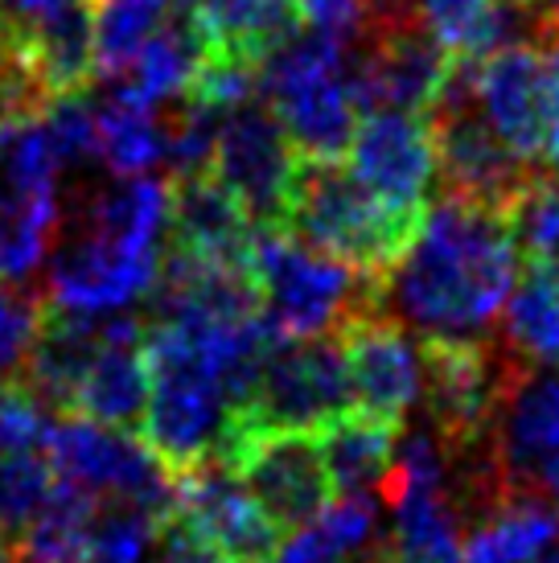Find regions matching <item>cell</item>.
I'll return each instance as SVG.
<instances>
[{
	"label": "cell",
	"mask_w": 559,
	"mask_h": 563,
	"mask_svg": "<svg viewBox=\"0 0 559 563\" xmlns=\"http://www.w3.org/2000/svg\"><path fill=\"white\" fill-rule=\"evenodd\" d=\"M518 251L502 206L445 189L379 288V313L416 338H490L514 288Z\"/></svg>",
	"instance_id": "1"
},
{
	"label": "cell",
	"mask_w": 559,
	"mask_h": 563,
	"mask_svg": "<svg viewBox=\"0 0 559 563\" xmlns=\"http://www.w3.org/2000/svg\"><path fill=\"white\" fill-rule=\"evenodd\" d=\"M149 354V404H144V444L165 470L182 473L198 461L231 453L239 432V407L218 378L215 362L186 329L153 321L144 338Z\"/></svg>",
	"instance_id": "2"
},
{
	"label": "cell",
	"mask_w": 559,
	"mask_h": 563,
	"mask_svg": "<svg viewBox=\"0 0 559 563\" xmlns=\"http://www.w3.org/2000/svg\"><path fill=\"white\" fill-rule=\"evenodd\" d=\"M248 276L272 338H333L358 317L379 313L383 280L309 247L288 227H255Z\"/></svg>",
	"instance_id": "3"
},
{
	"label": "cell",
	"mask_w": 559,
	"mask_h": 563,
	"mask_svg": "<svg viewBox=\"0 0 559 563\" xmlns=\"http://www.w3.org/2000/svg\"><path fill=\"white\" fill-rule=\"evenodd\" d=\"M354 42L293 33L260 66V95L300 161H342L362 103L354 87Z\"/></svg>",
	"instance_id": "4"
},
{
	"label": "cell",
	"mask_w": 559,
	"mask_h": 563,
	"mask_svg": "<svg viewBox=\"0 0 559 563\" xmlns=\"http://www.w3.org/2000/svg\"><path fill=\"white\" fill-rule=\"evenodd\" d=\"M419 219L387 206L338 161H300L284 227L346 267L383 280L407 251Z\"/></svg>",
	"instance_id": "5"
},
{
	"label": "cell",
	"mask_w": 559,
	"mask_h": 563,
	"mask_svg": "<svg viewBox=\"0 0 559 563\" xmlns=\"http://www.w3.org/2000/svg\"><path fill=\"white\" fill-rule=\"evenodd\" d=\"M350 411L354 395L338 333L276 338L239 411V432H321Z\"/></svg>",
	"instance_id": "6"
},
{
	"label": "cell",
	"mask_w": 559,
	"mask_h": 563,
	"mask_svg": "<svg viewBox=\"0 0 559 563\" xmlns=\"http://www.w3.org/2000/svg\"><path fill=\"white\" fill-rule=\"evenodd\" d=\"M46 456L58 477L83 485L91 498L140 501L169 522L173 473L132 428L66 416V420L50 423Z\"/></svg>",
	"instance_id": "7"
},
{
	"label": "cell",
	"mask_w": 559,
	"mask_h": 563,
	"mask_svg": "<svg viewBox=\"0 0 559 563\" xmlns=\"http://www.w3.org/2000/svg\"><path fill=\"white\" fill-rule=\"evenodd\" d=\"M169 522L194 543L218 551L234 563H267L280 548V527L251 498L231 461L210 456L189 470L173 473Z\"/></svg>",
	"instance_id": "8"
},
{
	"label": "cell",
	"mask_w": 559,
	"mask_h": 563,
	"mask_svg": "<svg viewBox=\"0 0 559 563\" xmlns=\"http://www.w3.org/2000/svg\"><path fill=\"white\" fill-rule=\"evenodd\" d=\"M296 169H300V153L288 144L267 103L248 99L222 115L215 153H210V173L239 198L255 227L288 222Z\"/></svg>",
	"instance_id": "9"
},
{
	"label": "cell",
	"mask_w": 559,
	"mask_h": 563,
	"mask_svg": "<svg viewBox=\"0 0 559 563\" xmlns=\"http://www.w3.org/2000/svg\"><path fill=\"white\" fill-rule=\"evenodd\" d=\"M227 461L280 531H296L338 498L317 432H239Z\"/></svg>",
	"instance_id": "10"
},
{
	"label": "cell",
	"mask_w": 559,
	"mask_h": 563,
	"mask_svg": "<svg viewBox=\"0 0 559 563\" xmlns=\"http://www.w3.org/2000/svg\"><path fill=\"white\" fill-rule=\"evenodd\" d=\"M469 95L485 124L494 128L511 153L527 165L547 161L551 132H556V103H551V82L539 46L511 42V46L490 49L485 58L465 63Z\"/></svg>",
	"instance_id": "11"
},
{
	"label": "cell",
	"mask_w": 559,
	"mask_h": 563,
	"mask_svg": "<svg viewBox=\"0 0 559 563\" xmlns=\"http://www.w3.org/2000/svg\"><path fill=\"white\" fill-rule=\"evenodd\" d=\"M428 124L436 136V165H440L445 189L502 206L535 169V165L514 157L511 144L485 124V115L469 95L465 63L452 66L445 91L428 111Z\"/></svg>",
	"instance_id": "12"
},
{
	"label": "cell",
	"mask_w": 559,
	"mask_h": 563,
	"mask_svg": "<svg viewBox=\"0 0 559 563\" xmlns=\"http://www.w3.org/2000/svg\"><path fill=\"white\" fill-rule=\"evenodd\" d=\"M490 456L502 494L530 489L559 510V371L527 366L514 378L490 428Z\"/></svg>",
	"instance_id": "13"
},
{
	"label": "cell",
	"mask_w": 559,
	"mask_h": 563,
	"mask_svg": "<svg viewBox=\"0 0 559 563\" xmlns=\"http://www.w3.org/2000/svg\"><path fill=\"white\" fill-rule=\"evenodd\" d=\"M346 157H350V173L387 206L416 219L428 210L432 186L440 177L428 115L399 108L362 111Z\"/></svg>",
	"instance_id": "14"
},
{
	"label": "cell",
	"mask_w": 559,
	"mask_h": 563,
	"mask_svg": "<svg viewBox=\"0 0 559 563\" xmlns=\"http://www.w3.org/2000/svg\"><path fill=\"white\" fill-rule=\"evenodd\" d=\"M161 260V247H136L78 227V235L50 264L46 300L54 309L83 317L124 313L153 292Z\"/></svg>",
	"instance_id": "15"
},
{
	"label": "cell",
	"mask_w": 559,
	"mask_h": 563,
	"mask_svg": "<svg viewBox=\"0 0 559 563\" xmlns=\"http://www.w3.org/2000/svg\"><path fill=\"white\" fill-rule=\"evenodd\" d=\"M354 411L404 428L419 407V342L395 317L366 313L338 333Z\"/></svg>",
	"instance_id": "16"
},
{
	"label": "cell",
	"mask_w": 559,
	"mask_h": 563,
	"mask_svg": "<svg viewBox=\"0 0 559 563\" xmlns=\"http://www.w3.org/2000/svg\"><path fill=\"white\" fill-rule=\"evenodd\" d=\"M99 321H103V345L78 383L66 416L99 420L111 428H140L149 404V354H144L149 325L132 317V309Z\"/></svg>",
	"instance_id": "17"
},
{
	"label": "cell",
	"mask_w": 559,
	"mask_h": 563,
	"mask_svg": "<svg viewBox=\"0 0 559 563\" xmlns=\"http://www.w3.org/2000/svg\"><path fill=\"white\" fill-rule=\"evenodd\" d=\"M255 222L210 169L169 177V243L194 260L248 267Z\"/></svg>",
	"instance_id": "18"
},
{
	"label": "cell",
	"mask_w": 559,
	"mask_h": 563,
	"mask_svg": "<svg viewBox=\"0 0 559 563\" xmlns=\"http://www.w3.org/2000/svg\"><path fill=\"white\" fill-rule=\"evenodd\" d=\"M189 13L202 30L210 58L251 70H260L293 33L305 30L296 0H189Z\"/></svg>",
	"instance_id": "19"
},
{
	"label": "cell",
	"mask_w": 559,
	"mask_h": 563,
	"mask_svg": "<svg viewBox=\"0 0 559 563\" xmlns=\"http://www.w3.org/2000/svg\"><path fill=\"white\" fill-rule=\"evenodd\" d=\"M206 54L210 49H206L202 30L189 13V0H182L169 13V21L136 49L132 66L116 79V91L144 103V108L177 103V99H186L189 82L198 79Z\"/></svg>",
	"instance_id": "20"
},
{
	"label": "cell",
	"mask_w": 559,
	"mask_h": 563,
	"mask_svg": "<svg viewBox=\"0 0 559 563\" xmlns=\"http://www.w3.org/2000/svg\"><path fill=\"white\" fill-rule=\"evenodd\" d=\"M559 543V510L530 489H506L465 522V563H530Z\"/></svg>",
	"instance_id": "21"
},
{
	"label": "cell",
	"mask_w": 559,
	"mask_h": 563,
	"mask_svg": "<svg viewBox=\"0 0 559 563\" xmlns=\"http://www.w3.org/2000/svg\"><path fill=\"white\" fill-rule=\"evenodd\" d=\"M99 345H103V321L99 317L66 313V309L46 305V317H42L37 342L25 358L21 383L46 407L70 411V399H75L91 358L99 354Z\"/></svg>",
	"instance_id": "22"
},
{
	"label": "cell",
	"mask_w": 559,
	"mask_h": 563,
	"mask_svg": "<svg viewBox=\"0 0 559 563\" xmlns=\"http://www.w3.org/2000/svg\"><path fill=\"white\" fill-rule=\"evenodd\" d=\"M383 543L379 539V498L338 494L321 515L280 539L267 563H350Z\"/></svg>",
	"instance_id": "23"
},
{
	"label": "cell",
	"mask_w": 559,
	"mask_h": 563,
	"mask_svg": "<svg viewBox=\"0 0 559 563\" xmlns=\"http://www.w3.org/2000/svg\"><path fill=\"white\" fill-rule=\"evenodd\" d=\"M502 345L530 366H559V255L527 260L502 305Z\"/></svg>",
	"instance_id": "24"
},
{
	"label": "cell",
	"mask_w": 559,
	"mask_h": 563,
	"mask_svg": "<svg viewBox=\"0 0 559 563\" xmlns=\"http://www.w3.org/2000/svg\"><path fill=\"white\" fill-rule=\"evenodd\" d=\"M399 432L395 423H383L374 416L350 411L338 423L321 428V453H326L329 477L338 494H383L387 473L395 465V449H399Z\"/></svg>",
	"instance_id": "25"
},
{
	"label": "cell",
	"mask_w": 559,
	"mask_h": 563,
	"mask_svg": "<svg viewBox=\"0 0 559 563\" xmlns=\"http://www.w3.org/2000/svg\"><path fill=\"white\" fill-rule=\"evenodd\" d=\"M99 498H91L83 485L54 477L46 501L37 515L17 534V555L21 563H87V534Z\"/></svg>",
	"instance_id": "26"
},
{
	"label": "cell",
	"mask_w": 559,
	"mask_h": 563,
	"mask_svg": "<svg viewBox=\"0 0 559 563\" xmlns=\"http://www.w3.org/2000/svg\"><path fill=\"white\" fill-rule=\"evenodd\" d=\"M95 136H99V165H108L111 177H132L165 161L169 124L161 108H144L136 99L111 91L95 108Z\"/></svg>",
	"instance_id": "27"
},
{
	"label": "cell",
	"mask_w": 559,
	"mask_h": 563,
	"mask_svg": "<svg viewBox=\"0 0 559 563\" xmlns=\"http://www.w3.org/2000/svg\"><path fill=\"white\" fill-rule=\"evenodd\" d=\"M182 0H95V75L120 79L136 49L153 37Z\"/></svg>",
	"instance_id": "28"
},
{
	"label": "cell",
	"mask_w": 559,
	"mask_h": 563,
	"mask_svg": "<svg viewBox=\"0 0 559 563\" xmlns=\"http://www.w3.org/2000/svg\"><path fill=\"white\" fill-rule=\"evenodd\" d=\"M165 527L169 522L140 501H99L87 534V563H149Z\"/></svg>",
	"instance_id": "29"
},
{
	"label": "cell",
	"mask_w": 559,
	"mask_h": 563,
	"mask_svg": "<svg viewBox=\"0 0 559 563\" xmlns=\"http://www.w3.org/2000/svg\"><path fill=\"white\" fill-rule=\"evenodd\" d=\"M502 219L514 239L518 260H556L559 255V173L530 169L527 181L502 202Z\"/></svg>",
	"instance_id": "30"
},
{
	"label": "cell",
	"mask_w": 559,
	"mask_h": 563,
	"mask_svg": "<svg viewBox=\"0 0 559 563\" xmlns=\"http://www.w3.org/2000/svg\"><path fill=\"white\" fill-rule=\"evenodd\" d=\"M54 477L58 473L50 465L46 449L0 456V531L9 539H17L25 531V522L37 515V506L46 501Z\"/></svg>",
	"instance_id": "31"
},
{
	"label": "cell",
	"mask_w": 559,
	"mask_h": 563,
	"mask_svg": "<svg viewBox=\"0 0 559 563\" xmlns=\"http://www.w3.org/2000/svg\"><path fill=\"white\" fill-rule=\"evenodd\" d=\"M50 300L25 288V280L0 284V383H21Z\"/></svg>",
	"instance_id": "32"
},
{
	"label": "cell",
	"mask_w": 559,
	"mask_h": 563,
	"mask_svg": "<svg viewBox=\"0 0 559 563\" xmlns=\"http://www.w3.org/2000/svg\"><path fill=\"white\" fill-rule=\"evenodd\" d=\"M46 404L25 383H0V456L46 449Z\"/></svg>",
	"instance_id": "33"
},
{
	"label": "cell",
	"mask_w": 559,
	"mask_h": 563,
	"mask_svg": "<svg viewBox=\"0 0 559 563\" xmlns=\"http://www.w3.org/2000/svg\"><path fill=\"white\" fill-rule=\"evenodd\" d=\"M300 25L313 33H326L338 42H358L374 13V0H296Z\"/></svg>",
	"instance_id": "34"
},
{
	"label": "cell",
	"mask_w": 559,
	"mask_h": 563,
	"mask_svg": "<svg viewBox=\"0 0 559 563\" xmlns=\"http://www.w3.org/2000/svg\"><path fill=\"white\" fill-rule=\"evenodd\" d=\"M539 54L547 66V82H551V103H556V132H551V148H547V165L559 173V25H539Z\"/></svg>",
	"instance_id": "35"
},
{
	"label": "cell",
	"mask_w": 559,
	"mask_h": 563,
	"mask_svg": "<svg viewBox=\"0 0 559 563\" xmlns=\"http://www.w3.org/2000/svg\"><path fill=\"white\" fill-rule=\"evenodd\" d=\"M156 563H234V560L202 548V543H194L186 531H177L169 522L165 534H161V555H156Z\"/></svg>",
	"instance_id": "36"
},
{
	"label": "cell",
	"mask_w": 559,
	"mask_h": 563,
	"mask_svg": "<svg viewBox=\"0 0 559 563\" xmlns=\"http://www.w3.org/2000/svg\"><path fill=\"white\" fill-rule=\"evenodd\" d=\"M530 4H535L539 25H559V0H530Z\"/></svg>",
	"instance_id": "37"
},
{
	"label": "cell",
	"mask_w": 559,
	"mask_h": 563,
	"mask_svg": "<svg viewBox=\"0 0 559 563\" xmlns=\"http://www.w3.org/2000/svg\"><path fill=\"white\" fill-rule=\"evenodd\" d=\"M530 563H559V548H547L539 560H530Z\"/></svg>",
	"instance_id": "38"
},
{
	"label": "cell",
	"mask_w": 559,
	"mask_h": 563,
	"mask_svg": "<svg viewBox=\"0 0 559 563\" xmlns=\"http://www.w3.org/2000/svg\"><path fill=\"white\" fill-rule=\"evenodd\" d=\"M21 124V120H9V115H0V144H4V136H9V128Z\"/></svg>",
	"instance_id": "39"
},
{
	"label": "cell",
	"mask_w": 559,
	"mask_h": 563,
	"mask_svg": "<svg viewBox=\"0 0 559 563\" xmlns=\"http://www.w3.org/2000/svg\"><path fill=\"white\" fill-rule=\"evenodd\" d=\"M0 4H4V0H0Z\"/></svg>",
	"instance_id": "40"
}]
</instances>
